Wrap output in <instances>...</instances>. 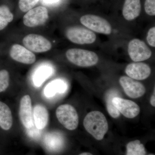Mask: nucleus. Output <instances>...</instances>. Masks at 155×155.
<instances>
[{
	"mask_svg": "<svg viewBox=\"0 0 155 155\" xmlns=\"http://www.w3.org/2000/svg\"><path fill=\"white\" fill-rule=\"evenodd\" d=\"M83 125L87 131L98 140L103 139L109 128L105 116L98 111L87 114L84 119Z\"/></svg>",
	"mask_w": 155,
	"mask_h": 155,
	"instance_id": "1",
	"label": "nucleus"
},
{
	"mask_svg": "<svg viewBox=\"0 0 155 155\" xmlns=\"http://www.w3.org/2000/svg\"><path fill=\"white\" fill-rule=\"evenodd\" d=\"M66 55L69 62L78 67H92L96 65L99 61L97 54L88 50L69 49L66 52Z\"/></svg>",
	"mask_w": 155,
	"mask_h": 155,
	"instance_id": "2",
	"label": "nucleus"
},
{
	"mask_svg": "<svg viewBox=\"0 0 155 155\" xmlns=\"http://www.w3.org/2000/svg\"><path fill=\"white\" fill-rule=\"evenodd\" d=\"M56 114L59 122L65 128L71 130L77 128L79 119L77 111L73 106L68 104L61 105L57 108Z\"/></svg>",
	"mask_w": 155,
	"mask_h": 155,
	"instance_id": "3",
	"label": "nucleus"
},
{
	"mask_svg": "<svg viewBox=\"0 0 155 155\" xmlns=\"http://www.w3.org/2000/svg\"><path fill=\"white\" fill-rule=\"evenodd\" d=\"M80 22L85 27L97 33L110 35L112 32L110 23L106 19L96 15H84L81 17Z\"/></svg>",
	"mask_w": 155,
	"mask_h": 155,
	"instance_id": "4",
	"label": "nucleus"
},
{
	"mask_svg": "<svg viewBox=\"0 0 155 155\" xmlns=\"http://www.w3.org/2000/svg\"><path fill=\"white\" fill-rule=\"evenodd\" d=\"M66 36L70 41L78 45L91 44L96 39V35L93 31L82 27L68 28Z\"/></svg>",
	"mask_w": 155,
	"mask_h": 155,
	"instance_id": "5",
	"label": "nucleus"
},
{
	"mask_svg": "<svg viewBox=\"0 0 155 155\" xmlns=\"http://www.w3.org/2000/svg\"><path fill=\"white\" fill-rule=\"evenodd\" d=\"M25 48L31 52L43 53L50 51L52 48L51 42L44 37L39 35L31 34L25 36L22 40Z\"/></svg>",
	"mask_w": 155,
	"mask_h": 155,
	"instance_id": "6",
	"label": "nucleus"
},
{
	"mask_svg": "<svg viewBox=\"0 0 155 155\" xmlns=\"http://www.w3.org/2000/svg\"><path fill=\"white\" fill-rule=\"evenodd\" d=\"M128 53L134 62H141L150 58L152 52L144 41L139 39H134L128 44Z\"/></svg>",
	"mask_w": 155,
	"mask_h": 155,
	"instance_id": "7",
	"label": "nucleus"
},
{
	"mask_svg": "<svg viewBox=\"0 0 155 155\" xmlns=\"http://www.w3.org/2000/svg\"><path fill=\"white\" fill-rule=\"evenodd\" d=\"M48 17L47 9L39 6L29 10L25 14L23 18V23L27 27H36L45 23Z\"/></svg>",
	"mask_w": 155,
	"mask_h": 155,
	"instance_id": "8",
	"label": "nucleus"
},
{
	"mask_svg": "<svg viewBox=\"0 0 155 155\" xmlns=\"http://www.w3.org/2000/svg\"><path fill=\"white\" fill-rule=\"evenodd\" d=\"M112 102L119 113L126 118L133 119L140 112L139 106L133 101L116 97L113 98Z\"/></svg>",
	"mask_w": 155,
	"mask_h": 155,
	"instance_id": "9",
	"label": "nucleus"
},
{
	"mask_svg": "<svg viewBox=\"0 0 155 155\" xmlns=\"http://www.w3.org/2000/svg\"><path fill=\"white\" fill-rule=\"evenodd\" d=\"M19 116L22 125L26 129L34 126L31 100L29 95H25L20 100Z\"/></svg>",
	"mask_w": 155,
	"mask_h": 155,
	"instance_id": "10",
	"label": "nucleus"
},
{
	"mask_svg": "<svg viewBox=\"0 0 155 155\" xmlns=\"http://www.w3.org/2000/svg\"><path fill=\"white\" fill-rule=\"evenodd\" d=\"M119 82L125 93L132 98H137L143 96L146 91L144 85L127 76H122Z\"/></svg>",
	"mask_w": 155,
	"mask_h": 155,
	"instance_id": "11",
	"label": "nucleus"
},
{
	"mask_svg": "<svg viewBox=\"0 0 155 155\" xmlns=\"http://www.w3.org/2000/svg\"><path fill=\"white\" fill-rule=\"evenodd\" d=\"M10 54L13 60L22 64H31L36 61V57L32 52L19 44L11 47Z\"/></svg>",
	"mask_w": 155,
	"mask_h": 155,
	"instance_id": "12",
	"label": "nucleus"
},
{
	"mask_svg": "<svg viewBox=\"0 0 155 155\" xmlns=\"http://www.w3.org/2000/svg\"><path fill=\"white\" fill-rule=\"evenodd\" d=\"M151 72L150 68L147 64L137 62L128 64L125 69V73L129 77L138 80L147 79Z\"/></svg>",
	"mask_w": 155,
	"mask_h": 155,
	"instance_id": "13",
	"label": "nucleus"
},
{
	"mask_svg": "<svg viewBox=\"0 0 155 155\" xmlns=\"http://www.w3.org/2000/svg\"><path fill=\"white\" fill-rule=\"evenodd\" d=\"M140 11V0H125L122 14L125 19L128 21L134 20L139 16Z\"/></svg>",
	"mask_w": 155,
	"mask_h": 155,
	"instance_id": "14",
	"label": "nucleus"
},
{
	"mask_svg": "<svg viewBox=\"0 0 155 155\" xmlns=\"http://www.w3.org/2000/svg\"><path fill=\"white\" fill-rule=\"evenodd\" d=\"M33 117L37 128L40 130L44 129L49 121L47 109L42 105H36L33 109Z\"/></svg>",
	"mask_w": 155,
	"mask_h": 155,
	"instance_id": "15",
	"label": "nucleus"
},
{
	"mask_svg": "<svg viewBox=\"0 0 155 155\" xmlns=\"http://www.w3.org/2000/svg\"><path fill=\"white\" fill-rule=\"evenodd\" d=\"M13 125L11 109L5 103L0 101V127L5 130H10Z\"/></svg>",
	"mask_w": 155,
	"mask_h": 155,
	"instance_id": "16",
	"label": "nucleus"
},
{
	"mask_svg": "<svg viewBox=\"0 0 155 155\" xmlns=\"http://www.w3.org/2000/svg\"><path fill=\"white\" fill-rule=\"evenodd\" d=\"M67 88V84L65 81L61 79H57L47 85L45 87L44 94L47 97H51L57 94L64 93Z\"/></svg>",
	"mask_w": 155,
	"mask_h": 155,
	"instance_id": "17",
	"label": "nucleus"
},
{
	"mask_svg": "<svg viewBox=\"0 0 155 155\" xmlns=\"http://www.w3.org/2000/svg\"><path fill=\"white\" fill-rule=\"evenodd\" d=\"M53 69L48 65H43L37 69L33 76V82L37 87L41 85L53 74Z\"/></svg>",
	"mask_w": 155,
	"mask_h": 155,
	"instance_id": "18",
	"label": "nucleus"
},
{
	"mask_svg": "<svg viewBox=\"0 0 155 155\" xmlns=\"http://www.w3.org/2000/svg\"><path fill=\"white\" fill-rule=\"evenodd\" d=\"M119 93L117 90L112 89L108 91L105 95L107 110L110 116L114 119L119 118L120 116V113L114 107L112 100L114 97L119 96Z\"/></svg>",
	"mask_w": 155,
	"mask_h": 155,
	"instance_id": "19",
	"label": "nucleus"
},
{
	"mask_svg": "<svg viewBox=\"0 0 155 155\" xmlns=\"http://www.w3.org/2000/svg\"><path fill=\"white\" fill-rule=\"evenodd\" d=\"M146 151L143 145L139 140H134L126 146V155H146Z\"/></svg>",
	"mask_w": 155,
	"mask_h": 155,
	"instance_id": "20",
	"label": "nucleus"
},
{
	"mask_svg": "<svg viewBox=\"0 0 155 155\" xmlns=\"http://www.w3.org/2000/svg\"><path fill=\"white\" fill-rule=\"evenodd\" d=\"M14 19V15L8 6H0V31L7 27Z\"/></svg>",
	"mask_w": 155,
	"mask_h": 155,
	"instance_id": "21",
	"label": "nucleus"
},
{
	"mask_svg": "<svg viewBox=\"0 0 155 155\" xmlns=\"http://www.w3.org/2000/svg\"><path fill=\"white\" fill-rule=\"evenodd\" d=\"M10 83V75L6 69L0 70V93L5 91Z\"/></svg>",
	"mask_w": 155,
	"mask_h": 155,
	"instance_id": "22",
	"label": "nucleus"
},
{
	"mask_svg": "<svg viewBox=\"0 0 155 155\" xmlns=\"http://www.w3.org/2000/svg\"><path fill=\"white\" fill-rule=\"evenodd\" d=\"M39 0H19V9L23 12H28L33 8Z\"/></svg>",
	"mask_w": 155,
	"mask_h": 155,
	"instance_id": "23",
	"label": "nucleus"
},
{
	"mask_svg": "<svg viewBox=\"0 0 155 155\" xmlns=\"http://www.w3.org/2000/svg\"><path fill=\"white\" fill-rule=\"evenodd\" d=\"M146 13L150 16L155 15V0H146L144 4Z\"/></svg>",
	"mask_w": 155,
	"mask_h": 155,
	"instance_id": "24",
	"label": "nucleus"
},
{
	"mask_svg": "<svg viewBox=\"0 0 155 155\" xmlns=\"http://www.w3.org/2000/svg\"><path fill=\"white\" fill-rule=\"evenodd\" d=\"M148 43L153 47H155V27L150 28L148 32L147 37Z\"/></svg>",
	"mask_w": 155,
	"mask_h": 155,
	"instance_id": "25",
	"label": "nucleus"
},
{
	"mask_svg": "<svg viewBox=\"0 0 155 155\" xmlns=\"http://www.w3.org/2000/svg\"><path fill=\"white\" fill-rule=\"evenodd\" d=\"M59 0H41L42 3L45 5L50 6L55 5L59 2Z\"/></svg>",
	"mask_w": 155,
	"mask_h": 155,
	"instance_id": "26",
	"label": "nucleus"
},
{
	"mask_svg": "<svg viewBox=\"0 0 155 155\" xmlns=\"http://www.w3.org/2000/svg\"><path fill=\"white\" fill-rule=\"evenodd\" d=\"M155 89L154 90L153 93L150 98V102L151 104L153 107H155Z\"/></svg>",
	"mask_w": 155,
	"mask_h": 155,
	"instance_id": "27",
	"label": "nucleus"
},
{
	"mask_svg": "<svg viewBox=\"0 0 155 155\" xmlns=\"http://www.w3.org/2000/svg\"><path fill=\"white\" fill-rule=\"evenodd\" d=\"M78 155H93L91 153L88 152H84L81 153L79 154Z\"/></svg>",
	"mask_w": 155,
	"mask_h": 155,
	"instance_id": "28",
	"label": "nucleus"
},
{
	"mask_svg": "<svg viewBox=\"0 0 155 155\" xmlns=\"http://www.w3.org/2000/svg\"><path fill=\"white\" fill-rule=\"evenodd\" d=\"M153 155V154H150V155Z\"/></svg>",
	"mask_w": 155,
	"mask_h": 155,
	"instance_id": "29",
	"label": "nucleus"
}]
</instances>
